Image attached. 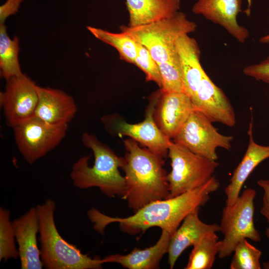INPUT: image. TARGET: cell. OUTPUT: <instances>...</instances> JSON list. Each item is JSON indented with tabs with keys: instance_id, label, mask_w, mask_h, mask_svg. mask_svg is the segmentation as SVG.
Listing matches in <instances>:
<instances>
[{
	"instance_id": "cell-4",
	"label": "cell",
	"mask_w": 269,
	"mask_h": 269,
	"mask_svg": "<svg viewBox=\"0 0 269 269\" xmlns=\"http://www.w3.org/2000/svg\"><path fill=\"white\" fill-rule=\"evenodd\" d=\"M39 224L40 259L46 269H100L104 260L92 258L64 239L57 229L54 212L56 203L47 199L36 206Z\"/></svg>"
},
{
	"instance_id": "cell-16",
	"label": "cell",
	"mask_w": 269,
	"mask_h": 269,
	"mask_svg": "<svg viewBox=\"0 0 269 269\" xmlns=\"http://www.w3.org/2000/svg\"><path fill=\"white\" fill-rule=\"evenodd\" d=\"M199 210L188 214L171 236L167 253L171 269L186 249L194 246L206 237L217 235V233L220 232L219 225L207 224L200 220Z\"/></svg>"
},
{
	"instance_id": "cell-23",
	"label": "cell",
	"mask_w": 269,
	"mask_h": 269,
	"mask_svg": "<svg viewBox=\"0 0 269 269\" xmlns=\"http://www.w3.org/2000/svg\"><path fill=\"white\" fill-rule=\"evenodd\" d=\"M87 28L96 38L114 47L122 60L134 64L137 55L138 43L129 35L122 31L113 33L90 26Z\"/></svg>"
},
{
	"instance_id": "cell-21",
	"label": "cell",
	"mask_w": 269,
	"mask_h": 269,
	"mask_svg": "<svg viewBox=\"0 0 269 269\" xmlns=\"http://www.w3.org/2000/svg\"><path fill=\"white\" fill-rule=\"evenodd\" d=\"M128 26L134 27L169 17L178 11L180 0H126Z\"/></svg>"
},
{
	"instance_id": "cell-22",
	"label": "cell",
	"mask_w": 269,
	"mask_h": 269,
	"mask_svg": "<svg viewBox=\"0 0 269 269\" xmlns=\"http://www.w3.org/2000/svg\"><path fill=\"white\" fill-rule=\"evenodd\" d=\"M19 40L8 36L6 26L0 24V72L1 77L7 80L23 74L18 61Z\"/></svg>"
},
{
	"instance_id": "cell-28",
	"label": "cell",
	"mask_w": 269,
	"mask_h": 269,
	"mask_svg": "<svg viewBox=\"0 0 269 269\" xmlns=\"http://www.w3.org/2000/svg\"><path fill=\"white\" fill-rule=\"evenodd\" d=\"M133 64L145 73L147 82L153 81L160 89L161 88L162 78L158 64L152 58L148 50L139 43L137 46V55Z\"/></svg>"
},
{
	"instance_id": "cell-25",
	"label": "cell",
	"mask_w": 269,
	"mask_h": 269,
	"mask_svg": "<svg viewBox=\"0 0 269 269\" xmlns=\"http://www.w3.org/2000/svg\"><path fill=\"white\" fill-rule=\"evenodd\" d=\"M10 212L0 207V261L4 262L19 258V253L15 244V236L10 221Z\"/></svg>"
},
{
	"instance_id": "cell-3",
	"label": "cell",
	"mask_w": 269,
	"mask_h": 269,
	"mask_svg": "<svg viewBox=\"0 0 269 269\" xmlns=\"http://www.w3.org/2000/svg\"><path fill=\"white\" fill-rule=\"evenodd\" d=\"M82 141L93 151L94 163L89 166V156H83L74 163L70 174L74 185L79 189L97 187L109 197L122 198L125 194V180L119 169L124 164V157L118 156L94 134L85 132Z\"/></svg>"
},
{
	"instance_id": "cell-24",
	"label": "cell",
	"mask_w": 269,
	"mask_h": 269,
	"mask_svg": "<svg viewBox=\"0 0 269 269\" xmlns=\"http://www.w3.org/2000/svg\"><path fill=\"white\" fill-rule=\"evenodd\" d=\"M185 269H210L218 253L219 241L217 235L203 239L193 246Z\"/></svg>"
},
{
	"instance_id": "cell-31",
	"label": "cell",
	"mask_w": 269,
	"mask_h": 269,
	"mask_svg": "<svg viewBox=\"0 0 269 269\" xmlns=\"http://www.w3.org/2000/svg\"><path fill=\"white\" fill-rule=\"evenodd\" d=\"M257 184L263 190L262 205L260 212L269 224V180L259 179Z\"/></svg>"
},
{
	"instance_id": "cell-18",
	"label": "cell",
	"mask_w": 269,
	"mask_h": 269,
	"mask_svg": "<svg viewBox=\"0 0 269 269\" xmlns=\"http://www.w3.org/2000/svg\"><path fill=\"white\" fill-rule=\"evenodd\" d=\"M247 134L249 141L246 151L225 189L227 206H231L236 201L245 182L255 168L269 158V145H260L254 140L252 118Z\"/></svg>"
},
{
	"instance_id": "cell-33",
	"label": "cell",
	"mask_w": 269,
	"mask_h": 269,
	"mask_svg": "<svg viewBox=\"0 0 269 269\" xmlns=\"http://www.w3.org/2000/svg\"><path fill=\"white\" fill-rule=\"evenodd\" d=\"M259 41L260 43L263 44L269 43V34L262 37L260 39Z\"/></svg>"
},
{
	"instance_id": "cell-30",
	"label": "cell",
	"mask_w": 269,
	"mask_h": 269,
	"mask_svg": "<svg viewBox=\"0 0 269 269\" xmlns=\"http://www.w3.org/2000/svg\"><path fill=\"white\" fill-rule=\"evenodd\" d=\"M23 0H7L0 6V24H4L6 19L10 15L15 14Z\"/></svg>"
},
{
	"instance_id": "cell-11",
	"label": "cell",
	"mask_w": 269,
	"mask_h": 269,
	"mask_svg": "<svg viewBox=\"0 0 269 269\" xmlns=\"http://www.w3.org/2000/svg\"><path fill=\"white\" fill-rule=\"evenodd\" d=\"M35 83L26 75L6 80L5 90L0 93V106L9 127L35 116L38 96Z\"/></svg>"
},
{
	"instance_id": "cell-13",
	"label": "cell",
	"mask_w": 269,
	"mask_h": 269,
	"mask_svg": "<svg viewBox=\"0 0 269 269\" xmlns=\"http://www.w3.org/2000/svg\"><path fill=\"white\" fill-rule=\"evenodd\" d=\"M191 99L194 110L203 114L212 123H220L229 127L236 125V114L230 101L206 72Z\"/></svg>"
},
{
	"instance_id": "cell-14",
	"label": "cell",
	"mask_w": 269,
	"mask_h": 269,
	"mask_svg": "<svg viewBox=\"0 0 269 269\" xmlns=\"http://www.w3.org/2000/svg\"><path fill=\"white\" fill-rule=\"evenodd\" d=\"M242 0H198L192 11L220 25L238 41L244 43L249 32L237 20V15L242 11Z\"/></svg>"
},
{
	"instance_id": "cell-12",
	"label": "cell",
	"mask_w": 269,
	"mask_h": 269,
	"mask_svg": "<svg viewBox=\"0 0 269 269\" xmlns=\"http://www.w3.org/2000/svg\"><path fill=\"white\" fill-rule=\"evenodd\" d=\"M193 110L191 98L184 92H163L160 89L153 118L162 133L172 140Z\"/></svg>"
},
{
	"instance_id": "cell-32",
	"label": "cell",
	"mask_w": 269,
	"mask_h": 269,
	"mask_svg": "<svg viewBox=\"0 0 269 269\" xmlns=\"http://www.w3.org/2000/svg\"><path fill=\"white\" fill-rule=\"evenodd\" d=\"M265 234L266 237L269 240V227L266 228ZM263 267L265 269H269V260L263 264Z\"/></svg>"
},
{
	"instance_id": "cell-6",
	"label": "cell",
	"mask_w": 269,
	"mask_h": 269,
	"mask_svg": "<svg viewBox=\"0 0 269 269\" xmlns=\"http://www.w3.org/2000/svg\"><path fill=\"white\" fill-rule=\"evenodd\" d=\"M256 196L254 189L247 188L232 205L223 208L219 225L220 232L224 236L219 241L218 256L220 259L230 256L237 244L243 239L255 242L261 240L254 222Z\"/></svg>"
},
{
	"instance_id": "cell-2",
	"label": "cell",
	"mask_w": 269,
	"mask_h": 269,
	"mask_svg": "<svg viewBox=\"0 0 269 269\" xmlns=\"http://www.w3.org/2000/svg\"><path fill=\"white\" fill-rule=\"evenodd\" d=\"M127 152L122 167L125 194L122 197L134 212L153 201L169 198L167 174L163 157L132 138L124 140Z\"/></svg>"
},
{
	"instance_id": "cell-7",
	"label": "cell",
	"mask_w": 269,
	"mask_h": 269,
	"mask_svg": "<svg viewBox=\"0 0 269 269\" xmlns=\"http://www.w3.org/2000/svg\"><path fill=\"white\" fill-rule=\"evenodd\" d=\"M168 155L171 166L167 174L169 198L202 186L213 176L219 165L216 161L196 154L172 140Z\"/></svg>"
},
{
	"instance_id": "cell-26",
	"label": "cell",
	"mask_w": 269,
	"mask_h": 269,
	"mask_svg": "<svg viewBox=\"0 0 269 269\" xmlns=\"http://www.w3.org/2000/svg\"><path fill=\"white\" fill-rule=\"evenodd\" d=\"M230 263L231 269H261L262 252L250 244L247 239L240 241L236 246Z\"/></svg>"
},
{
	"instance_id": "cell-1",
	"label": "cell",
	"mask_w": 269,
	"mask_h": 269,
	"mask_svg": "<svg viewBox=\"0 0 269 269\" xmlns=\"http://www.w3.org/2000/svg\"><path fill=\"white\" fill-rule=\"evenodd\" d=\"M220 185L219 180L213 175L200 187L172 198L150 202L126 218L110 217L94 208L88 211V216L94 224V229L101 234L108 225L118 223L122 232L131 235L154 227L172 235L188 214L207 203L210 194L217 191Z\"/></svg>"
},
{
	"instance_id": "cell-17",
	"label": "cell",
	"mask_w": 269,
	"mask_h": 269,
	"mask_svg": "<svg viewBox=\"0 0 269 269\" xmlns=\"http://www.w3.org/2000/svg\"><path fill=\"white\" fill-rule=\"evenodd\" d=\"M38 101L35 116L53 125L68 124L77 107L74 99L62 90L37 85Z\"/></svg>"
},
{
	"instance_id": "cell-10",
	"label": "cell",
	"mask_w": 269,
	"mask_h": 269,
	"mask_svg": "<svg viewBox=\"0 0 269 269\" xmlns=\"http://www.w3.org/2000/svg\"><path fill=\"white\" fill-rule=\"evenodd\" d=\"M159 95V90L150 97L145 119L142 122L129 124L118 115H106L101 118L106 130L113 135L129 136L143 147L165 157L168 154L171 140L162 133L153 118V112Z\"/></svg>"
},
{
	"instance_id": "cell-27",
	"label": "cell",
	"mask_w": 269,
	"mask_h": 269,
	"mask_svg": "<svg viewBox=\"0 0 269 269\" xmlns=\"http://www.w3.org/2000/svg\"><path fill=\"white\" fill-rule=\"evenodd\" d=\"M158 64L162 78L160 89L163 92H183L182 72L178 55Z\"/></svg>"
},
{
	"instance_id": "cell-34",
	"label": "cell",
	"mask_w": 269,
	"mask_h": 269,
	"mask_svg": "<svg viewBox=\"0 0 269 269\" xmlns=\"http://www.w3.org/2000/svg\"><path fill=\"white\" fill-rule=\"evenodd\" d=\"M248 8L247 9V10L246 11V13L247 15H250V12H251V10H250V8H251V0H248Z\"/></svg>"
},
{
	"instance_id": "cell-29",
	"label": "cell",
	"mask_w": 269,
	"mask_h": 269,
	"mask_svg": "<svg viewBox=\"0 0 269 269\" xmlns=\"http://www.w3.org/2000/svg\"><path fill=\"white\" fill-rule=\"evenodd\" d=\"M243 72L246 76L269 85V56L258 64L245 67Z\"/></svg>"
},
{
	"instance_id": "cell-9",
	"label": "cell",
	"mask_w": 269,
	"mask_h": 269,
	"mask_svg": "<svg viewBox=\"0 0 269 269\" xmlns=\"http://www.w3.org/2000/svg\"><path fill=\"white\" fill-rule=\"evenodd\" d=\"M212 123L203 114L193 110L172 140L196 154L217 161V148L230 150L234 137L220 134Z\"/></svg>"
},
{
	"instance_id": "cell-5",
	"label": "cell",
	"mask_w": 269,
	"mask_h": 269,
	"mask_svg": "<svg viewBox=\"0 0 269 269\" xmlns=\"http://www.w3.org/2000/svg\"><path fill=\"white\" fill-rule=\"evenodd\" d=\"M196 24L182 12L134 27L121 25V31L145 47L158 64L176 56L175 41L180 36L193 32Z\"/></svg>"
},
{
	"instance_id": "cell-20",
	"label": "cell",
	"mask_w": 269,
	"mask_h": 269,
	"mask_svg": "<svg viewBox=\"0 0 269 269\" xmlns=\"http://www.w3.org/2000/svg\"><path fill=\"white\" fill-rule=\"evenodd\" d=\"M172 234L162 230L158 241L152 246L144 249L134 248L127 255L115 254L105 257V263H114L129 269H155L164 255L168 253Z\"/></svg>"
},
{
	"instance_id": "cell-19",
	"label": "cell",
	"mask_w": 269,
	"mask_h": 269,
	"mask_svg": "<svg viewBox=\"0 0 269 269\" xmlns=\"http://www.w3.org/2000/svg\"><path fill=\"white\" fill-rule=\"evenodd\" d=\"M175 48L182 72L183 92L191 99L205 73L200 61V48L194 38L185 34L176 39Z\"/></svg>"
},
{
	"instance_id": "cell-15",
	"label": "cell",
	"mask_w": 269,
	"mask_h": 269,
	"mask_svg": "<svg viewBox=\"0 0 269 269\" xmlns=\"http://www.w3.org/2000/svg\"><path fill=\"white\" fill-rule=\"evenodd\" d=\"M15 240L18 244L21 269H41L43 266L38 247L39 218L36 207L12 222Z\"/></svg>"
},
{
	"instance_id": "cell-8",
	"label": "cell",
	"mask_w": 269,
	"mask_h": 269,
	"mask_svg": "<svg viewBox=\"0 0 269 269\" xmlns=\"http://www.w3.org/2000/svg\"><path fill=\"white\" fill-rule=\"evenodd\" d=\"M12 129L19 152L32 164L59 144L68 124L53 125L34 116Z\"/></svg>"
}]
</instances>
